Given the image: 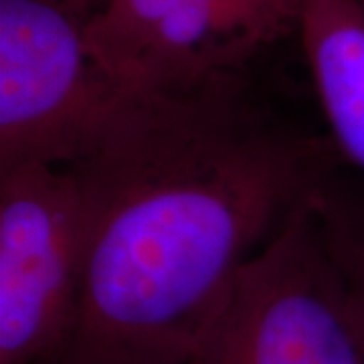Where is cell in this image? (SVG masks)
Returning <instances> with one entry per match:
<instances>
[{
    "instance_id": "1",
    "label": "cell",
    "mask_w": 364,
    "mask_h": 364,
    "mask_svg": "<svg viewBox=\"0 0 364 364\" xmlns=\"http://www.w3.org/2000/svg\"><path fill=\"white\" fill-rule=\"evenodd\" d=\"M247 79L132 93L71 164L85 275L65 364H188L249 261L336 166Z\"/></svg>"
},
{
    "instance_id": "2",
    "label": "cell",
    "mask_w": 364,
    "mask_h": 364,
    "mask_svg": "<svg viewBox=\"0 0 364 364\" xmlns=\"http://www.w3.org/2000/svg\"><path fill=\"white\" fill-rule=\"evenodd\" d=\"M312 196L245 265L188 364H364V301L326 243Z\"/></svg>"
},
{
    "instance_id": "3",
    "label": "cell",
    "mask_w": 364,
    "mask_h": 364,
    "mask_svg": "<svg viewBox=\"0 0 364 364\" xmlns=\"http://www.w3.org/2000/svg\"><path fill=\"white\" fill-rule=\"evenodd\" d=\"M100 0H0V170L87 156L126 93L87 26Z\"/></svg>"
},
{
    "instance_id": "4",
    "label": "cell",
    "mask_w": 364,
    "mask_h": 364,
    "mask_svg": "<svg viewBox=\"0 0 364 364\" xmlns=\"http://www.w3.org/2000/svg\"><path fill=\"white\" fill-rule=\"evenodd\" d=\"M85 275V210L69 166L0 170V364H65Z\"/></svg>"
},
{
    "instance_id": "5",
    "label": "cell",
    "mask_w": 364,
    "mask_h": 364,
    "mask_svg": "<svg viewBox=\"0 0 364 364\" xmlns=\"http://www.w3.org/2000/svg\"><path fill=\"white\" fill-rule=\"evenodd\" d=\"M296 33V0H100L87 35L126 95L178 93L245 77Z\"/></svg>"
},
{
    "instance_id": "6",
    "label": "cell",
    "mask_w": 364,
    "mask_h": 364,
    "mask_svg": "<svg viewBox=\"0 0 364 364\" xmlns=\"http://www.w3.org/2000/svg\"><path fill=\"white\" fill-rule=\"evenodd\" d=\"M296 35L328 142L364 178V6L360 0H296Z\"/></svg>"
},
{
    "instance_id": "7",
    "label": "cell",
    "mask_w": 364,
    "mask_h": 364,
    "mask_svg": "<svg viewBox=\"0 0 364 364\" xmlns=\"http://www.w3.org/2000/svg\"><path fill=\"white\" fill-rule=\"evenodd\" d=\"M326 243L356 296L364 301V188L332 170L312 196Z\"/></svg>"
},
{
    "instance_id": "8",
    "label": "cell",
    "mask_w": 364,
    "mask_h": 364,
    "mask_svg": "<svg viewBox=\"0 0 364 364\" xmlns=\"http://www.w3.org/2000/svg\"><path fill=\"white\" fill-rule=\"evenodd\" d=\"M360 4H363V6H364V0H360Z\"/></svg>"
}]
</instances>
